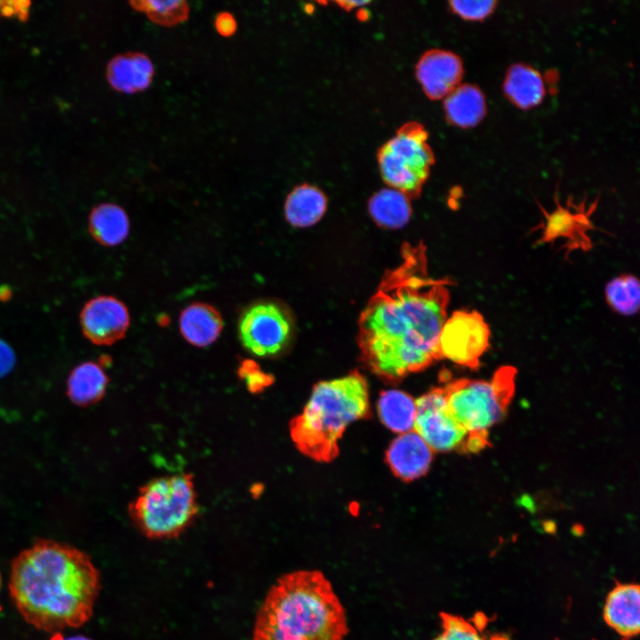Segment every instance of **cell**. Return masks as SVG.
I'll return each mask as SVG.
<instances>
[{
    "label": "cell",
    "mask_w": 640,
    "mask_h": 640,
    "mask_svg": "<svg viewBox=\"0 0 640 640\" xmlns=\"http://www.w3.org/2000/svg\"><path fill=\"white\" fill-rule=\"evenodd\" d=\"M450 284L430 276L422 242L403 244L400 263L385 272L358 319L360 355L375 375L397 381L442 359Z\"/></svg>",
    "instance_id": "cell-1"
},
{
    "label": "cell",
    "mask_w": 640,
    "mask_h": 640,
    "mask_svg": "<svg viewBox=\"0 0 640 640\" xmlns=\"http://www.w3.org/2000/svg\"><path fill=\"white\" fill-rule=\"evenodd\" d=\"M100 589V572L91 556L67 543L36 540L11 564V599L23 620L41 631L87 623Z\"/></svg>",
    "instance_id": "cell-2"
},
{
    "label": "cell",
    "mask_w": 640,
    "mask_h": 640,
    "mask_svg": "<svg viewBox=\"0 0 640 640\" xmlns=\"http://www.w3.org/2000/svg\"><path fill=\"white\" fill-rule=\"evenodd\" d=\"M346 611L319 570H297L279 577L255 618L252 640H344Z\"/></svg>",
    "instance_id": "cell-3"
},
{
    "label": "cell",
    "mask_w": 640,
    "mask_h": 640,
    "mask_svg": "<svg viewBox=\"0 0 640 640\" xmlns=\"http://www.w3.org/2000/svg\"><path fill=\"white\" fill-rule=\"evenodd\" d=\"M369 415L367 380L354 371L314 386L302 412L290 422L291 437L304 455L329 462L339 455L338 441L346 428Z\"/></svg>",
    "instance_id": "cell-4"
},
{
    "label": "cell",
    "mask_w": 640,
    "mask_h": 640,
    "mask_svg": "<svg viewBox=\"0 0 640 640\" xmlns=\"http://www.w3.org/2000/svg\"><path fill=\"white\" fill-rule=\"evenodd\" d=\"M128 511L136 528L147 538L179 537L199 513L193 476L180 473L150 480L140 488Z\"/></svg>",
    "instance_id": "cell-5"
},
{
    "label": "cell",
    "mask_w": 640,
    "mask_h": 640,
    "mask_svg": "<svg viewBox=\"0 0 640 640\" xmlns=\"http://www.w3.org/2000/svg\"><path fill=\"white\" fill-rule=\"evenodd\" d=\"M516 370L501 366L490 380L458 379L443 387L447 407L472 435H488V428L505 415L515 391Z\"/></svg>",
    "instance_id": "cell-6"
},
{
    "label": "cell",
    "mask_w": 640,
    "mask_h": 640,
    "mask_svg": "<svg viewBox=\"0 0 640 640\" xmlns=\"http://www.w3.org/2000/svg\"><path fill=\"white\" fill-rule=\"evenodd\" d=\"M428 140L425 127L410 121L400 126L377 153L383 181L409 198L420 196L435 163Z\"/></svg>",
    "instance_id": "cell-7"
},
{
    "label": "cell",
    "mask_w": 640,
    "mask_h": 640,
    "mask_svg": "<svg viewBox=\"0 0 640 640\" xmlns=\"http://www.w3.org/2000/svg\"><path fill=\"white\" fill-rule=\"evenodd\" d=\"M413 429L432 451L475 453L490 446L488 435L468 433L450 412L443 387L417 400Z\"/></svg>",
    "instance_id": "cell-8"
},
{
    "label": "cell",
    "mask_w": 640,
    "mask_h": 640,
    "mask_svg": "<svg viewBox=\"0 0 640 640\" xmlns=\"http://www.w3.org/2000/svg\"><path fill=\"white\" fill-rule=\"evenodd\" d=\"M238 337L244 348L257 356L280 353L292 332L284 309L273 301H258L244 309L238 321Z\"/></svg>",
    "instance_id": "cell-9"
},
{
    "label": "cell",
    "mask_w": 640,
    "mask_h": 640,
    "mask_svg": "<svg viewBox=\"0 0 640 640\" xmlns=\"http://www.w3.org/2000/svg\"><path fill=\"white\" fill-rule=\"evenodd\" d=\"M491 331L476 310L454 311L445 320L438 340L441 358L476 369L490 347Z\"/></svg>",
    "instance_id": "cell-10"
},
{
    "label": "cell",
    "mask_w": 640,
    "mask_h": 640,
    "mask_svg": "<svg viewBox=\"0 0 640 640\" xmlns=\"http://www.w3.org/2000/svg\"><path fill=\"white\" fill-rule=\"evenodd\" d=\"M126 305L117 298L100 295L82 308L79 323L83 335L92 344L110 346L124 339L130 326Z\"/></svg>",
    "instance_id": "cell-11"
},
{
    "label": "cell",
    "mask_w": 640,
    "mask_h": 640,
    "mask_svg": "<svg viewBox=\"0 0 640 640\" xmlns=\"http://www.w3.org/2000/svg\"><path fill=\"white\" fill-rule=\"evenodd\" d=\"M596 205L597 201L587 205L585 201L574 204L570 199L565 205L556 200V209L549 212L541 208L544 220L540 242L550 243L562 238L569 252L572 250L590 249L592 242L588 232L593 228L590 217Z\"/></svg>",
    "instance_id": "cell-12"
},
{
    "label": "cell",
    "mask_w": 640,
    "mask_h": 640,
    "mask_svg": "<svg viewBox=\"0 0 640 640\" xmlns=\"http://www.w3.org/2000/svg\"><path fill=\"white\" fill-rule=\"evenodd\" d=\"M460 58L450 51L431 49L425 52L415 66V76L430 100L444 99L461 80Z\"/></svg>",
    "instance_id": "cell-13"
},
{
    "label": "cell",
    "mask_w": 640,
    "mask_h": 640,
    "mask_svg": "<svg viewBox=\"0 0 640 640\" xmlns=\"http://www.w3.org/2000/svg\"><path fill=\"white\" fill-rule=\"evenodd\" d=\"M432 460L433 451L414 430L399 435L386 452V462L393 474L406 482L424 476Z\"/></svg>",
    "instance_id": "cell-14"
},
{
    "label": "cell",
    "mask_w": 640,
    "mask_h": 640,
    "mask_svg": "<svg viewBox=\"0 0 640 640\" xmlns=\"http://www.w3.org/2000/svg\"><path fill=\"white\" fill-rule=\"evenodd\" d=\"M605 623L629 640L640 630V588L634 583H617L606 596L604 606Z\"/></svg>",
    "instance_id": "cell-15"
},
{
    "label": "cell",
    "mask_w": 640,
    "mask_h": 640,
    "mask_svg": "<svg viewBox=\"0 0 640 640\" xmlns=\"http://www.w3.org/2000/svg\"><path fill=\"white\" fill-rule=\"evenodd\" d=\"M107 80L116 92L136 93L147 89L154 77V65L146 54L129 52L111 59L107 66Z\"/></svg>",
    "instance_id": "cell-16"
},
{
    "label": "cell",
    "mask_w": 640,
    "mask_h": 640,
    "mask_svg": "<svg viewBox=\"0 0 640 640\" xmlns=\"http://www.w3.org/2000/svg\"><path fill=\"white\" fill-rule=\"evenodd\" d=\"M179 324L184 340L196 348H205L216 341L224 325L220 311L202 301H194L183 308Z\"/></svg>",
    "instance_id": "cell-17"
},
{
    "label": "cell",
    "mask_w": 640,
    "mask_h": 640,
    "mask_svg": "<svg viewBox=\"0 0 640 640\" xmlns=\"http://www.w3.org/2000/svg\"><path fill=\"white\" fill-rule=\"evenodd\" d=\"M327 209V197L314 185L300 184L292 188L284 203V217L295 228H308L317 223Z\"/></svg>",
    "instance_id": "cell-18"
},
{
    "label": "cell",
    "mask_w": 640,
    "mask_h": 640,
    "mask_svg": "<svg viewBox=\"0 0 640 640\" xmlns=\"http://www.w3.org/2000/svg\"><path fill=\"white\" fill-rule=\"evenodd\" d=\"M88 229L98 244L113 247L127 238L130 221L123 207L113 203H102L92 209Z\"/></svg>",
    "instance_id": "cell-19"
},
{
    "label": "cell",
    "mask_w": 640,
    "mask_h": 640,
    "mask_svg": "<svg viewBox=\"0 0 640 640\" xmlns=\"http://www.w3.org/2000/svg\"><path fill=\"white\" fill-rule=\"evenodd\" d=\"M444 108L449 123L460 128H470L484 118L486 103L476 86L460 84L444 98Z\"/></svg>",
    "instance_id": "cell-20"
},
{
    "label": "cell",
    "mask_w": 640,
    "mask_h": 640,
    "mask_svg": "<svg viewBox=\"0 0 640 640\" xmlns=\"http://www.w3.org/2000/svg\"><path fill=\"white\" fill-rule=\"evenodd\" d=\"M108 378L100 364L87 361L76 366L68 379V395L71 401L86 406L100 401L105 395Z\"/></svg>",
    "instance_id": "cell-21"
},
{
    "label": "cell",
    "mask_w": 640,
    "mask_h": 640,
    "mask_svg": "<svg viewBox=\"0 0 640 640\" xmlns=\"http://www.w3.org/2000/svg\"><path fill=\"white\" fill-rule=\"evenodd\" d=\"M368 210L378 226L390 229L404 227L412 212L410 198L392 188L374 193L369 199Z\"/></svg>",
    "instance_id": "cell-22"
},
{
    "label": "cell",
    "mask_w": 640,
    "mask_h": 640,
    "mask_svg": "<svg viewBox=\"0 0 640 640\" xmlns=\"http://www.w3.org/2000/svg\"><path fill=\"white\" fill-rule=\"evenodd\" d=\"M504 92L516 106L527 109L541 102L545 87L542 77L536 69L527 65L516 64L506 75Z\"/></svg>",
    "instance_id": "cell-23"
},
{
    "label": "cell",
    "mask_w": 640,
    "mask_h": 640,
    "mask_svg": "<svg viewBox=\"0 0 640 640\" xmlns=\"http://www.w3.org/2000/svg\"><path fill=\"white\" fill-rule=\"evenodd\" d=\"M378 412L382 423L396 433L412 431L416 415V404L407 393L388 389L380 393Z\"/></svg>",
    "instance_id": "cell-24"
},
{
    "label": "cell",
    "mask_w": 640,
    "mask_h": 640,
    "mask_svg": "<svg viewBox=\"0 0 640 640\" xmlns=\"http://www.w3.org/2000/svg\"><path fill=\"white\" fill-rule=\"evenodd\" d=\"M604 297L614 312L623 316H633L640 308L639 280L633 275L618 276L606 284Z\"/></svg>",
    "instance_id": "cell-25"
},
{
    "label": "cell",
    "mask_w": 640,
    "mask_h": 640,
    "mask_svg": "<svg viewBox=\"0 0 640 640\" xmlns=\"http://www.w3.org/2000/svg\"><path fill=\"white\" fill-rule=\"evenodd\" d=\"M135 10L162 26H174L187 20L189 8L184 1H140L132 3Z\"/></svg>",
    "instance_id": "cell-26"
},
{
    "label": "cell",
    "mask_w": 640,
    "mask_h": 640,
    "mask_svg": "<svg viewBox=\"0 0 640 640\" xmlns=\"http://www.w3.org/2000/svg\"><path fill=\"white\" fill-rule=\"evenodd\" d=\"M443 631L434 640H484L477 628L464 618L441 612Z\"/></svg>",
    "instance_id": "cell-27"
},
{
    "label": "cell",
    "mask_w": 640,
    "mask_h": 640,
    "mask_svg": "<svg viewBox=\"0 0 640 640\" xmlns=\"http://www.w3.org/2000/svg\"><path fill=\"white\" fill-rule=\"evenodd\" d=\"M238 376L242 378L249 391L257 393L268 387L274 381V377L263 372L259 364L251 359H244L238 368Z\"/></svg>",
    "instance_id": "cell-28"
},
{
    "label": "cell",
    "mask_w": 640,
    "mask_h": 640,
    "mask_svg": "<svg viewBox=\"0 0 640 640\" xmlns=\"http://www.w3.org/2000/svg\"><path fill=\"white\" fill-rule=\"evenodd\" d=\"M450 7L454 13L465 20H481L490 15L496 5L495 1H451Z\"/></svg>",
    "instance_id": "cell-29"
},
{
    "label": "cell",
    "mask_w": 640,
    "mask_h": 640,
    "mask_svg": "<svg viewBox=\"0 0 640 640\" xmlns=\"http://www.w3.org/2000/svg\"><path fill=\"white\" fill-rule=\"evenodd\" d=\"M29 8V1H0V16L16 17L20 20H27Z\"/></svg>",
    "instance_id": "cell-30"
},
{
    "label": "cell",
    "mask_w": 640,
    "mask_h": 640,
    "mask_svg": "<svg viewBox=\"0 0 640 640\" xmlns=\"http://www.w3.org/2000/svg\"><path fill=\"white\" fill-rule=\"evenodd\" d=\"M214 28L221 36H233L237 28L235 16L228 12H219L214 19Z\"/></svg>",
    "instance_id": "cell-31"
},
{
    "label": "cell",
    "mask_w": 640,
    "mask_h": 640,
    "mask_svg": "<svg viewBox=\"0 0 640 640\" xmlns=\"http://www.w3.org/2000/svg\"><path fill=\"white\" fill-rule=\"evenodd\" d=\"M15 364V354L12 347L0 339V378L9 373Z\"/></svg>",
    "instance_id": "cell-32"
},
{
    "label": "cell",
    "mask_w": 640,
    "mask_h": 640,
    "mask_svg": "<svg viewBox=\"0 0 640 640\" xmlns=\"http://www.w3.org/2000/svg\"><path fill=\"white\" fill-rule=\"evenodd\" d=\"M335 4L346 12H350L355 8H360L370 4L368 1H337Z\"/></svg>",
    "instance_id": "cell-33"
},
{
    "label": "cell",
    "mask_w": 640,
    "mask_h": 640,
    "mask_svg": "<svg viewBox=\"0 0 640 640\" xmlns=\"http://www.w3.org/2000/svg\"><path fill=\"white\" fill-rule=\"evenodd\" d=\"M50 640H92L87 636H73L69 637H65L61 632H55L52 634V636Z\"/></svg>",
    "instance_id": "cell-34"
},
{
    "label": "cell",
    "mask_w": 640,
    "mask_h": 640,
    "mask_svg": "<svg viewBox=\"0 0 640 640\" xmlns=\"http://www.w3.org/2000/svg\"><path fill=\"white\" fill-rule=\"evenodd\" d=\"M12 292L7 287H0V300H7L10 298Z\"/></svg>",
    "instance_id": "cell-35"
},
{
    "label": "cell",
    "mask_w": 640,
    "mask_h": 640,
    "mask_svg": "<svg viewBox=\"0 0 640 640\" xmlns=\"http://www.w3.org/2000/svg\"><path fill=\"white\" fill-rule=\"evenodd\" d=\"M489 640H510L508 636L501 634H496L492 636Z\"/></svg>",
    "instance_id": "cell-36"
},
{
    "label": "cell",
    "mask_w": 640,
    "mask_h": 640,
    "mask_svg": "<svg viewBox=\"0 0 640 640\" xmlns=\"http://www.w3.org/2000/svg\"><path fill=\"white\" fill-rule=\"evenodd\" d=\"M1 586H2V575L0 571V591H1ZM0 612H1V606H0Z\"/></svg>",
    "instance_id": "cell-37"
}]
</instances>
